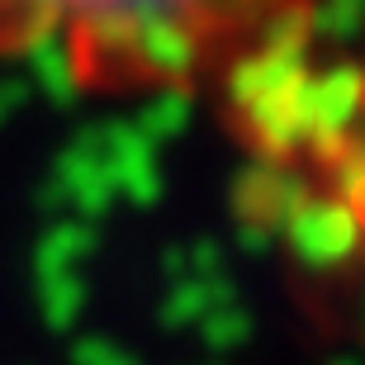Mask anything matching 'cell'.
I'll use <instances>...</instances> for the list:
<instances>
[{
    "mask_svg": "<svg viewBox=\"0 0 365 365\" xmlns=\"http://www.w3.org/2000/svg\"><path fill=\"white\" fill-rule=\"evenodd\" d=\"M271 242H275V232L252 228V223H237V252H247V257H261Z\"/></svg>",
    "mask_w": 365,
    "mask_h": 365,
    "instance_id": "16",
    "label": "cell"
},
{
    "mask_svg": "<svg viewBox=\"0 0 365 365\" xmlns=\"http://www.w3.org/2000/svg\"><path fill=\"white\" fill-rule=\"evenodd\" d=\"M24 100H29V81H0V128L19 114Z\"/></svg>",
    "mask_w": 365,
    "mask_h": 365,
    "instance_id": "15",
    "label": "cell"
},
{
    "mask_svg": "<svg viewBox=\"0 0 365 365\" xmlns=\"http://www.w3.org/2000/svg\"><path fill=\"white\" fill-rule=\"evenodd\" d=\"M19 57H24L29 86H34L48 105H71V100L81 95L86 62H81V48H76L67 34H43V38L24 43Z\"/></svg>",
    "mask_w": 365,
    "mask_h": 365,
    "instance_id": "5",
    "label": "cell"
},
{
    "mask_svg": "<svg viewBox=\"0 0 365 365\" xmlns=\"http://www.w3.org/2000/svg\"><path fill=\"white\" fill-rule=\"evenodd\" d=\"M86 304H91V284H86L81 271L53 275V280L38 284V313H43V323L53 327V332H76Z\"/></svg>",
    "mask_w": 365,
    "mask_h": 365,
    "instance_id": "7",
    "label": "cell"
},
{
    "mask_svg": "<svg viewBox=\"0 0 365 365\" xmlns=\"http://www.w3.org/2000/svg\"><path fill=\"white\" fill-rule=\"evenodd\" d=\"M114 176H119V200H128L133 209L162 204L166 176H162V157H157V152H143V157L119 162V166H114Z\"/></svg>",
    "mask_w": 365,
    "mask_h": 365,
    "instance_id": "11",
    "label": "cell"
},
{
    "mask_svg": "<svg viewBox=\"0 0 365 365\" xmlns=\"http://www.w3.org/2000/svg\"><path fill=\"white\" fill-rule=\"evenodd\" d=\"M299 5L313 0H0V43L24 48L43 34H67L81 48L86 76H105L123 43L148 24H185L214 53L223 38L252 43L271 14Z\"/></svg>",
    "mask_w": 365,
    "mask_h": 365,
    "instance_id": "1",
    "label": "cell"
},
{
    "mask_svg": "<svg viewBox=\"0 0 365 365\" xmlns=\"http://www.w3.org/2000/svg\"><path fill=\"white\" fill-rule=\"evenodd\" d=\"M34 204H38L43 214H71V190L57 176H48L38 190H34Z\"/></svg>",
    "mask_w": 365,
    "mask_h": 365,
    "instance_id": "14",
    "label": "cell"
},
{
    "mask_svg": "<svg viewBox=\"0 0 365 365\" xmlns=\"http://www.w3.org/2000/svg\"><path fill=\"white\" fill-rule=\"evenodd\" d=\"M95 247H100V237H95V223H86V218H57L53 228L38 237V247H34V280H53V275H67V271H81V261L95 257Z\"/></svg>",
    "mask_w": 365,
    "mask_h": 365,
    "instance_id": "6",
    "label": "cell"
},
{
    "mask_svg": "<svg viewBox=\"0 0 365 365\" xmlns=\"http://www.w3.org/2000/svg\"><path fill=\"white\" fill-rule=\"evenodd\" d=\"M327 365H361L356 356H337V361H327Z\"/></svg>",
    "mask_w": 365,
    "mask_h": 365,
    "instance_id": "17",
    "label": "cell"
},
{
    "mask_svg": "<svg viewBox=\"0 0 365 365\" xmlns=\"http://www.w3.org/2000/svg\"><path fill=\"white\" fill-rule=\"evenodd\" d=\"M309 200V185L299 171H289V162H261L242 166L237 180H232V214L237 223H252V228H266V232H284V223L304 209Z\"/></svg>",
    "mask_w": 365,
    "mask_h": 365,
    "instance_id": "4",
    "label": "cell"
},
{
    "mask_svg": "<svg viewBox=\"0 0 365 365\" xmlns=\"http://www.w3.org/2000/svg\"><path fill=\"white\" fill-rule=\"evenodd\" d=\"M365 29V0H313L309 5V38L318 43H351Z\"/></svg>",
    "mask_w": 365,
    "mask_h": 365,
    "instance_id": "10",
    "label": "cell"
},
{
    "mask_svg": "<svg viewBox=\"0 0 365 365\" xmlns=\"http://www.w3.org/2000/svg\"><path fill=\"white\" fill-rule=\"evenodd\" d=\"M190 275L195 280H214V275H228V252L218 237H200V242H190Z\"/></svg>",
    "mask_w": 365,
    "mask_h": 365,
    "instance_id": "13",
    "label": "cell"
},
{
    "mask_svg": "<svg viewBox=\"0 0 365 365\" xmlns=\"http://www.w3.org/2000/svg\"><path fill=\"white\" fill-rule=\"evenodd\" d=\"M252 332H257V323H252V313H247L242 304H232V309H214L200 323V337H204L209 351H237V346L252 341Z\"/></svg>",
    "mask_w": 365,
    "mask_h": 365,
    "instance_id": "12",
    "label": "cell"
},
{
    "mask_svg": "<svg viewBox=\"0 0 365 365\" xmlns=\"http://www.w3.org/2000/svg\"><path fill=\"white\" fill-rule=\"evenodd\" d=\"M284 247L294 252L299 266L309 271H337L361 252L365 242V223L346 200H332V195H309L304 209H299L289 223H284Z\"/></svg>",
    "mask_w": 365,
    "mask_h": 365,
    "instance_id": "2",
    "label": "cell"
},
{
    "mask_svg": "<svg viewBox=\"0 0 365 365\" xmlns=\"http://www.w3.org/2000/svg\"><path fill=\"white\" fill-rule=\"evenodd\" d=\"M365 109V67L337 62L309 76V148L337 157L351 143V128Z\"/></svg>",
    "mask_w": 365,
    "mask_h": 365,
    "instance_id": "3",
    "label": "cell"
},
{
    "mask_svg": "<svg viewBox=\"0 0 365 365\" xmlns=\"http://www.w3.org/2000/svg\"><path fill=\"white\" fill-rule=\"evenodd\" d=\"M133 123L157 143V148L171 143V138H180L190 128V95H185V86H157V91L143 100V109L133 114Z\"/></svg>",
    "mask_w": 365,
    "mask_h": 365,
    "instance_id": "8",
    "label": "cell"
},
{
    "mask_svg": "<svg viewBox=\"0 0 365 365\" xmlns=\"http://www.w3.org/2000/svg\"><path fill=\"white\" fill-rule=\"evenodd\" d=\"M209 313H214L209 284L190 275V280H180V284H166L162 309H157V323H162L166 332H180V327H200Z\"/></svg>",
    "mask_w": 365,
    "mask_h": 365,
    "instance_id": "9",
    "label": "cell"
}]
</instances>
